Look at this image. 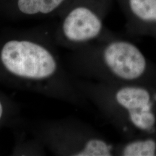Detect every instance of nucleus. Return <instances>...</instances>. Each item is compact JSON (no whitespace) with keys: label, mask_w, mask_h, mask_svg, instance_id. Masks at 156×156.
Listing matches in <instances>:
<instances>
[{"label":"nucleus","mask_w":156,"mask_h":156,"mask_svg":"<svg viewBox=\"0 0 156 156\" xmlns=\"http://www.w3.org/2000/svg\"><path fill=\"white\" fill-rule=\"evenodd\" d=\"M54 32L37 29L21 32L0 50L4 69L20 90L39 93L75 106L87 100L75 85L53 46Z\"/></svg>","instance_id":"obj_1"},{"label":"nucleus","mask_w":156,"mask_h":156,"mask_svg":"<svg viewBox=\"0 0 156 156\" xmlns=\"http://www.w3.org/2000/svg\"><path fill=\"white\" fill-rule=\"evenodd\" d=\"M95 45L92 42L72 50L68 58L72 75L102 83H134L147 69L145 56L135 44L119 38Z\"/></svg>","instance_id":"obj_2"},{"label":"nucleus","mask_w":156,"mask_h":156,"mask_svg":"<svg viewBox=\"0 0 156 156\" xmlns=\"http://www.w3.org/2000/svg\"><path fill=\"white\" fill-rule=\"evenodd\" d=\"M32 132L34 138L54 155L110 156L116 151L112 144L77 121H45L35 124Z\"/></svg>","instance_id":"obj_3"},{"label":"nucleus","mask_w":156,"mask_h":156,"mask_svg":"<svg viewBox=\"0 0 156 156\" xmlns=\"http://www.w3.org/2000/svg\"><path fill=\"white\" fill-rule=\"evenodd\" d=\"M112 0H74L58 16L55 43L71 50L100 39Z\"/></svg>","instance_id":"obj_4"},{"label":"nucleus","mask_w":156,"mask_h":156,"mask_svg":"<svg viewBox=\"0 0 156 156\" xmlns=\"http://www.w3.org/2000/svg\"><path fill=\"white\" fill-rule=\"evenodd\" d=\"M129 28L156 32V0H118Z\"/></svg>","instance_id":"obj_5"},{"label":"nucleus","mask_w":156,"mask_h":156,"mask_svg":"<svg viewBox=\"0 0 156 156\" xmlns=\"http://www.w3.org/2000/svg\"><path fill=\"white\" fill-rule=\"evenodd\" d=\"M74 0H9L13 15L20 19L58 17Z\"/></svg>","instance_id":"obj_6"},{"label":"nucleus","mask_w":156,"mask_h":156,"mask_svg":"<svg viewBox=\"0 0 156 156\" xmlns=\"http://www.w3.org/2000/svg\"><path fill=\"white\" fill-rule=\"evenodd\" d=\"M115 153L124 156L156 155V140L153 138L132 140L116 148Z\"/></svg>","instance_id":"obj_7"},{"label":"nucleus","mask_w":156,"mask_h":156,"mask_svg":"<svg viewBox=\"0 0 156 156\" xmlns=\"http://www.w3.org/2000/svg\"><path fill=\"white\" fill-rule=\"evenodd\" d=\"M4 114V106H3V103L0 101V120L2 119V118Z\"/></svg>","instance_id":"obj_8"}]
</instances>
